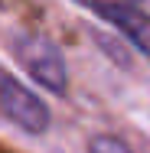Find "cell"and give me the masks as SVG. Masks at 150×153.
<instances>
[{
  "label": "cell",
  "mask_w": 150,
  "mask_h": 153,
  "mask_svg": "<svg viewBox=\"0 0 150 153\" xmlns=\"http://www.w3.org/2000/svg\"><path fill=\"white\" fill-rule=\"evenodd\" d=\"M0 111L16 124L20 130H26L33 137H36V134H46V130H49V121H52L46 101H39V98H36L23 82H16L13 75H0Z\"/></svg>",
  "instance_id": "cell-2"
},
{
  "label": "cell",
  "mask_w": 150,
  "mask_h": 153,
  "mask_svg": "<svg viewBox=\"0 0 150 153\" xmlns=\"http://www.w3.org/2000/svg\"><path fill=\"white\" fill-rule=\"evenodd\" d=\"M13 56L26 68V75H33V82H39L46 91L52 94L69 91V68H65V59L52 39L26 33L13 42Z\"/></svg>",
  "instance_id": "cell-1"
},
{
  "label": "cell",
  "mask_w": 150,
  "mask_h": 153,
  "mask_svg": "<svg viewBox=\"0 0 150 153\" xmlns=\"http://www.w3.org/2000/svg\"><path fill=\"white\" fill-rule=\"evenodd\" d=\"M88 153H134V150H131L124 140L111 137V134H98V137L88 140Z\"/></svg>",
  "instance_id": "cell-4"
},
{
  "label": "cell",
  "mask_w": 150,
  "mask_h": 153,
  "mask_svg": "<svg viewBox=\"0 0 150 153\" xmlns=\"http://www.w3.org/2000/svg\"><path fill=\"white\" fill-rule=\"evenodd\" d=\"M82 7H88L95 16L108 20L114 30L127 36V42H134L144 56H150V16L140 13L137 7L124 3V0H78Z\"/></svg>",
  "instance_id": "cell-3"
}]
</instances>
